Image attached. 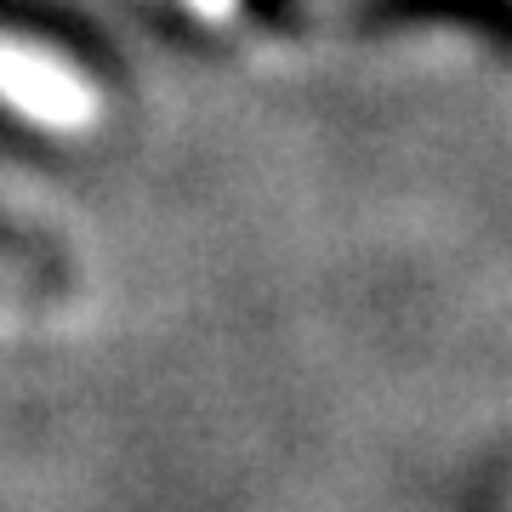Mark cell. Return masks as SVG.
I'll return each mask as SVG.
<instances>
[{
    "instance_id": "1",
    "label": "cell",
    "mask_w": 512,
    "mask_h": 512,
    "mask_svg": "<svg viewBox=\"0 0 512 512\" xmlns=\"http://www.w3.org/2000/svg\"><path fill=\"white\" fill-rule=\"evenodd\" d=\"M0 103L46 131H86L97 120V86L57 52L0 29Z\"/></svg>"
},
{
    "instance_id": "2",
    "label": "cell",
    "mask_w": 512,
    "mask_h": 512,
    "mask_svg": "<svg viewBox=\"0 0 512 512\" xmlns=\"http://www.w3.org/2000/svg\"><path fill=\"white\" fill-rule=\"evenodd\" d=\"M194 6H200L205 18H228L234 12V0H194Z\"/></svg>"
}]
</instances>
